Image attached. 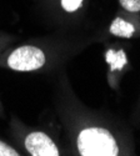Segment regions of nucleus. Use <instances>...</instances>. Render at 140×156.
<instances>
[{
  "label": "nucleus",
  "instance_id": "f257e3e1",
  "mask_svg": "<svg viewBox=\"0 0 140 156\" xmlns=\"http://www.w3.org/2000/svg\"><path fill=\"white\" fill-rule=\"evenodd\" d=\"M76 147L81 156H118L123 155L120 142L111 130L103 126H89L80 130Z\"/></svg>",
  "mask_w": 140,
  "mask_h": 156
},
{
  "label": "nucleus",
  "instance_id": "f03ea898",
  "mask_svg": "<svg viewBox=\"0 0 140 156\" xmlns=\"http://www.w3.org/2000/svg\"><path fill=\"white\" fill-rule=\"evenodd\" d=\"M46 62L44 51L34 45L19 46L8 56L6 65L15 71H35L41 69Z\"/></svg>",
  "mask_w": 140,
  "mask_h": 156
},
{
  "label": "nucleus",
  "instance_id": "7ed1b4c3",
  "mask_svg": "<svg viewBox=\"0 0 140 156\" xmlns=\"http://www.w3.org/2000/svg\"><path fill=\"white\" fill-rule=\"evenodd\" d=\"M24 146L31 156H59L55 142L43 131H33L25 137Z\"/></svg>",
  "mask_w": 140,
  "mask_h": 156
},
{
  "label": "nucleus",
  "instance_id": "20e7f679",
  "mask_svg": "<svg viewBox=\"0 0 140 156\" xmlns=\"http://www.w3.org/2000/svg\"><path fill=\"white\" fill-rule=\"evenodd\" d=\"M110 33L120 37H131L135 33V28L131 23L121 18H117L114 19V21L110 25Z\"/></svg>",
  "mask_w": 140,
  "mask_h": 156
},
{
  "label": "nucleus",
  "instance_id": "39448f33",
  "mask_svg": "<svg viewBox=\"0 0 140 156\" xmlns=\"http://www.w3.org/2000/svg\"><path fill=\"white\" fill-rule=\"evenodd\" d=\"M84 3V0H60L61 8L66 12H74L79 10Z\"/></svg>",
  "mask_w": 140,
  "mask_h": 156
},
{
  "label": "nucleus",
  "instance_id": "423d86ee",
  "mask_svg": "<svg viewBox=\"0 0 140 156\" xmlns=\"http://www.w3.org/2000/svg\"><path fill=\"white\" fill-rule=\"evenodd\" d=\"M119 4L129 12H140V0H119Z\"/></svg>",
  "mask_w": 140,
  "mask_h": 156
},
{
  "label": "nucleus",
  "instance_id": "0eeeda50",
  "mask_svg": "<svg viewBox=\"0 0 140 156\" xmlns=\"http://www.w3.org/2000/svg\"><path fill=\"white\" fill-rule=\"evenodd\" d=\"M20 154L6 142L0 140V156H19Z\"/></svg>",
  "mask_w": 140,
  "mask_h": 156
}]
</instances>
